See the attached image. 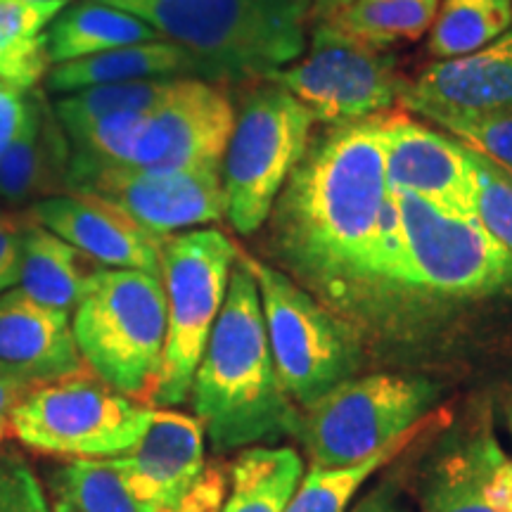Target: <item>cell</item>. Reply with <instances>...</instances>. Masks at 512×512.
<instances>
[{"instance_id":"6da1fadb","label":"cell","mask_w":512,"mask_h":512,"mask_svg":"<svg viewBox=\"0 0 512 512\" xmlns=\"http://www.w3.org/2000/svg\"><path fill=\"white\" fill-rule=\"evenodd\" d=\"M389 200L384 112L309 140L271 209L273 245L290 278L335 313L382 311L380 256Z\"/></svg>"},{"instance_id":"7a4b0ae2","label":"cell","mask_w":512,"mask_h":512,"mask_svg":"<svg viewBox=\"0 0 512 512\" xmlns=\"http://www.w3.org/2000/svg\"><path fill=\"white\" fill-rule=\"evenodd\" d=\"M192 411L216 453L297 437L299 411L275 373L259 287L238 256L190 387Z\"/></svg>"},{"instance_id":"3957f363","label":"cell","mask_w":512,"mask_h":512,"mask_svg":"<svg viewBox=\"0 0 512 512\" xmlns=\"http://www.w3.org/2000/svg\"><path fill=\"white\" fill-rule=\"evenodd\" d=\"M195 55L204 81H247L297 62L313 0H98Z\"/></svg>"},{"instance_id":"277c9868","label":"cell","mask_w":512,"mask_h":512,"mask_svg":"<svg viewBox=\"0 0 512 512\" xmlns=\"http://www.w3.org/2000/svg\"><path fill=\"white\" fill-rule=\"evenodd\" d=\"M86 368L128 399H150L166 339L162 278L126 268H95L72 311Z\"/></svg>"},{"instance_id":"5b68a950","label":"cell","mask_w":512,"mask_h":512,"mask_svg":"<svg viewBox=\"0 0 512 512\" xmlns=\"http://www.w3.org/2000/svg\"><path fill=\"white\" fill-rule=\"evenodd\" d=\"M399 216V302H482L512 292V252L475 216H451L406 192H392Z\"/></svg>"},{"instance_id":"8992f818","label":"cell","mask_w":512,"mask_h":512,"mask_svg":"<svg viewBox=\"0 0 512 512\" xmlns=\"http://www.w3.org/2000/svg\"><path fill=\"white\" fill-rule=\"evenodd\" d=\"M247 259L268 335L275 373L297 408L351 380L363 363L361 339L339 313L318 302L280 268Z\"/></svg>"},{"instance_id":"52a82bcc","label":"cell","mask_w":512,"mask_h":512,"mask_svg":"<svg viewBox=\"0 0 512 512\" xmlns=\"http://www.w3.org/2000/svg\"><path fill=\"white\" fill-rule=\"evenodd\" d=\"M235 261L238 249L216 228L185 230L164 240L166 339L150 396L159 408L181 406L190 399L192 377L219 318Z\"/></svg>"},{"instance_id":"ba28073f","label":"cell","mask_w":512,"mask_h":512,"mask_svg":"<svg viewBox=\"0 0 512 512\" xmlns=\"http://www.w3.org/2000/svg\"><path fill=\"white\" fill-rule=\"evenodd\" d=\"M311 112L285 88H254L235 112L221 164L226 219L240 235L264 226L311 140Z\"/></svg>"},{"instance_id":"9c48e42d","label":"cell","mask_w":512,"mask_h":512,"mask_svg":"<svg viewBox=\"0 0 512 512\" xmlns=\"http://www.w3.org/2000/svg\"><path fill=\"white\" fill-rule=\"evenodd\" d=\"M439 389L411 375L373 373L337 384L299 415L311 465L344 467L413 430L437 406Z\"/></svg>"},{"instance_id":"30bf717a","label":"cell","mask_w":512,"mask_h":512,"mask_svg":"<svg viewBox=\"0 0 512 512\" xmlns=\"http://www.w3.org/2000/svg\"><path fill=\"white\" fill-rule=\"evenodd\" d=\"M150 418L152 408L83 373L29 389L12 408L8 432L53 456L114 458L136 446Z\"/></svg>"},{"instance_id":"8fae6325","label":"cell","mask_w":512,"mask_h":512,"mask_svg":"<svg viewBox=\"0 0 512 512\" xmlns=\"http://www.w3.org/2000/svg\"><path fill=\"white\" fill-rule=\"evenodd\" d=\"M268 83L285 88L313 121L328 126L387 112L406 88L392 55L351 41L330 22L313 24L309 55L273 72Z\"/></svg>"},{"instance_id":"7c38bea8","label":"cell","mask_w":512,"mask_h":512,"mask_svg":"<svg viewBox=\"0 0 512 512\" xmlns=\"http://www.w3.org/2000/svg\"><path fill=\"white\" fill-rule=\"evenodd\" d=\"M64 192L88 195L126 214L150 233L169 238L226 216L221 171H143L136 166L83 164L69 159Z\"/></svg>"},{"instance_id":"4fadbf2b","label":"cell","mask_w":512,"mask_h":512,"mask_svg":"<svg viewBox=\"0 0 512 512\" xmlns=\"http://www.w3.org/2000/svg\"><path fill=\"white\" fill-rule=\"evenodd\" d=\"M235 126L233 102L204 79H181L147 112L131 164L143 171H221Z\"/></svg>"},{"instance_id":"5bb4252c","label":"cell","mask_w":512,"mask_h":512,"mask_svg":"<svg viewBox=\"0 0 512 512\" xmlns=\"http://www.w3.org/2000/svg\"><path fill=\"white\" fill-rule=\"evenodd\" d=\"M420 512H512V460L489 411L444 434L422 477Z\"/></svg>"},{"instance_id":"9a60e30c","label":"cell","mask_w":512,"mask_h":512,"mask_svg":"<svg viewBox=\"0 0 512 512\" xmlns=\"http://www.w3.org/2000/svg\"><path fill=\"white\" fill-rule=\"evenodd\" d=\"M389 192H406L451 216H475L470 152L408 114H384Z\"/></svg>"},{"instance_id":"2e32d148","label":"cell","mask_w":512,"mask_h":512,"mask_svg":"<svg viewBox=\"0 0 512 512\" xmlns=\"http://www.w3.org/2000/svg\"><path fill=\"white\" fill-rule=\"evenodd\" d=\"M29 216L79 249L93 264L143 271L162 278V247L166 238L138 226L112 204L76 192H60L31 204Z\"/></svg>"},{"instance_id":"e0dca14e","label":"cell","mask_w":512,"mask_h":512,"mask_svg":"<svg viewBox=\"0 0 512 512\" xmlns=\"http://www.w3.org/2000/svg\"><path fill=\"white\" fill-rule=\"evenodd\" d=\"M204 444V427L195 415L152 408L143 437L112 460L140 498L155 503L162 512H171L207 472Z\"/></svg>"},{"instance_id":"ac0fdd59","label":"cell","mask_w":512,"mask_h":512,"mask_svg":"<svg viewBox=\"0 0 512 512\" xmlns=\"http://www.w3.org/2000/svg\"><path fill=\"white\" fill-rule=\"evenodd\" d=\"M86 370L72 313L38 304L17 287L0 294V375L34 389Z\"/></svg>"},{"instance_id":"d6986e66","label":"cell","mask_w":512,"mask_h":512,"mask_svg":"<svg viewBox=\"0 0 512 512\" xmlns=\"http://www.w3.org/2000/svg\"><path fill=\"white\" fill-rule=\"evenodd\" d=\"M399 102L427 119L512 105V24L475 53L430 64L406 83Z\"/></svg>"},{"instance_id":"ffe728a7","label":"cell","mask_w":512,"mask_h":512,"mask_svg":"<svg viewBox=\"0 0 512 512\" xmlns=\"http://www.w3.org/2000/svg\"><path fill=\"white\" fill-rule=\"evenodd\" d=\"M69 138L46 91L34 88L29 112L15 140L0 157V202L27 204L67 188Z\"/></svg>"},{"instance_id":"44dd1931","label":"cell","mask_w":512,"mask_h":512,"mask_svg":"<svg viewBox=\"0 0 512 512\" xmlns=\"http://www.w3.org/2000/svg\"><path fill=\"white\" fill-rule=\"evenodd\" d=\"M147 79H204V67L176 43L147 41L53 64L46 74V88L50 93L67 95L81 88Z\"/></svg>"},{"instance_id":"7402d4cb","label":"cell","mask_w":512,"mask_h":512,"mask_svg":"<svg viewBox=\"0 0 512 512\" xmlns=\"http://www.w3.org/2000/svg\"><path fill=\"white\" fill-rule=\"evenodd\" d=\"M147 41L164 38L140 17L98 0H76L48 27L50 67Z\"/></svg>"},{"instance_id":"603a6c76","label":"cell","mask_w":512,"mask_h":512,"mask_svg":"<svg viewBox=\"0 0 512 512\" xmlns=\"http://www.w3.org/2000/svg\"><path fill=\"white\" fill-rule=\"evenodd\" d=\"M88 264H93L88 256L29 216L17 283L19 292L50 309L72 313L79 304L88 275L95 271Z\"/></svg>"},{"instance_id":"cb8c5ba5","label":"cell","mask_w":512,"mask_h":512,"mask_svg":"<svg viewBox=\"0 0 512 512\" xmlns=\"http://www.w3.org/2000/svg\"><path fill=\"white\" fill-rule=\"evenodd\" d=\"M72 0H0V83L31 91L50 69L48 27Z\"/></svg>"},{"instance_id":"d4e9b609","label":"cell","mask_w":512,"mask_h":512,"mask_svg":"<svg viewBox=\"0 0 512 512\" xmlns=\"http://www.w3.org/2000/svg\"><path fill=\"white\" fill-rule=\"evenodd\" d=\"M53 512H162L140 498L112 458H72L48 472Z\"/></svg>"},{"instance_id":"484cf974","label":"cell","mask_w":512,"mask_h":512,"mask_svg":"<svg viewBox=\"0 0 512 512\" xmlns=\"http://www.w3.org/2000/svg\"><path fill=\"white\" fill-rule=\"evenodd\" d=\"M302 477L304 460L290 446L242 448L219 512H285Z\"/></svg>"},{"instance_id":"4316f807","label":"cell","mask_w":512,"mask_h":512,"mask_svg":"<svg viewBox=\"0 0 512 512\" xmlns=\"http://www.w3.org/2000/svg\"><path fill=\"white\" fill-rule=\"evenodd\" d=\"M448 413H430L425 420L418 422L413 430L401 434L392 444H387L373 456L358 460V463L344 467H318L311 465L309 472L302 477L297 491H294L290 505L285 512H347L351 498L358 494L366 479L396 456H401L420 434L432 432L434 427L446 425Z\"/></svg>"},{"instance_id":"83f0119b","label":"cell","mask_w":512,"mask_h":512,"mask_svg":"<svg viewBox=\"0 0 512 512\" xmlns=\"http://www.w3.org/2000/svg\"><path fill=\"white\" fill-rule=\"evenodd\" d=\"M439 3L441 0H351L325 22L361 46L384 50L425 36L437 19Z\"/></svg>"},{"instance_id":"f1b7e54d","label":"cell","mask_w":512,"mask_h":512,"mask_svg":"<svg viewBox=\"0 0 512 512\" xmlns=\"http://www.w3.org/2000/svg\"><path fill=\"white\" fill-rule=\"evenodd\" d=\"M439 5L427 43L437 60L475 53L512 24V0H441Z\"/></svg>"},{"instance_id":"f546056e","label":"cell","mask_w":512,"mask_h":512,"mask_svg":"<svg viewBox=\"0 0 512 512\" xmlns=\"http://www.w3.org/2000/svg\"><path fill=\"white\" fill-rule=\"evenodd\" d=\"M178 81L181 79H147L81 88V91L60 95L53 107L67 133L110 114L150 112L174 91Z\"/></svg>"},{"instance_id":"4dcf8cb0","label":"cell","mask_w":512,"mask_h":512,"mask_svg":"<svg viewBox=\"0 0 512 512\" xmlns=\"http://www.w3.org/2000/svg\"><path fill=\"white\" fill-rule=\"evenodd\" d=\"M147 112H124L67 131L72 162L128 166Z\"/></svg>"},{"instance_id":"1f68e13d","label":"cell","mask_w":512,"mask_h":512,"mask_svg":"<svg viewBox=\"0 0 512 512\" xmlns=\"http://www.w3.org/2000/svg\"><path fill=\"white\" fill-rule=\"evenodd\" d=\"M460 145L496 164L512 181V105L491 112L434 117Z\"/></svg>"},{"instance_id":"d6a6232c","label":"cell","mask_w":512,"mask_h":512,"mask_svg":"<svg viewBox=\"0 0 512 512\" xmlns=\"http://www.w3.org/2000/svg\"><path fill=\"white\" fill-rule=\"evenodd\" d=\"M467 152L475 176V219L498 245L512 252V181L489 159Z\"/></svg>"},{"instance_id":"836d02e7","label":"cell","mask_w":512,"mask_h":512,"mask_svg":"<svg viewBox=\"0 0 512 512\" xmlns=\"http://www.w3.org/2000/svg\"><path fill=\"white\" fill-rule=\"evenodd\" d=\"M0 512H53L34 470L12 453L0 456Z\"/></svg>"},{"instance_id":"e575fe53","label":"cell","mask_w":512,"mask_h":512,"mask_svg":"<svg viewBox=\"0 0 512 512\" xmlns=\"http://www.w3.org/2000/svg\"><path fill=\"white\" fill-rule=\"evenodd\" d=\"M27 226L29 211L27 214H0V294L15 290L19 283Z\"/></svg>"},{"instance_id":"d590c367","label":"cell","mask_w":512,"mask_h":512,"mask_svg":"<svg viewBox=\"0 0 512 512\" xmlns=\"http://www.w3.org/2000/svg\"><path fill=\"white\" fill-rule=\"evenodd\" d=\"M31 91H22V88L0 83V157L8 150V145L15 140L24 119H27Z\"/></svg>"},{"instance_id":"8d00e7d4","label":"cell","mask_w":512,"mask_h":512,"mask_svg":"<svg viewBox=\"0 0 512 512\" xmlns=\"http://www.w3.org/2000/svg\"><path fill=\"white\" fill-rule=\"evenodd\" d=\"M223 494H226V486H223L221 472H204L200 484L190 491V496L171 512H219L223 505Z\"/></svg>"},{"instance_id":"74e56055","label":"cell","mask_w":512,"mask_h":512,"mask_svg":"<svg viewBox=\"0 0 512 512\" xmlns=\"http://www.w3.org/2000/svg\"><path fill=\"white\" fill-rule=\"evenodd\" d=\"M351 512H411V508L394 486L380 484L366 498H361Z\"/></svg>"},{"instance_id":"f35d334b","label":"cell","mask_w":512,"mask_h":512,"mask_svg":"<svg viewBox=\"0 0 512 512\" xmlns=\"http://www.w3.org/2000/svg\"><path fill=\"white\" fill-rule=\"evenodd\" d=\"M29 392V387L24 384L12 382L8 377L0 375V437L8 434V422H10V413L12 408L17 406L19 401L24 399V394Z\"/></svg>"},{"instance_id":"ab89813d","label":"cell","mask_w":512,"mask_h":512,"mask_svg":"<svg viewBox=\"0 0 512 512\" xmlns=\"http://www.w3.org/2000/svg\"><path fill=\"white\" fill-rule=\"evenodd\" d=\"M351 0H313L311 3V22H325L330 19L335 12H339L344 5H349Z\"/></svg>"},{"instance_id":"60d3db41","label":"cell","mask_w":512,"mask_h":512,"mask_svg":"<svg viewBox=\"0 0 512 512\" xmlns=\"http://www.w3.org/2000/svg\"><path fill=\"white\" fill-rule=\"evenodd\" d=\"M505 420H508V430H510V437H512V396H508V401H505Z\"/></svg>"},{"instance_id":"b9f144b4","label":"cell","mask_w":512,"mask_h":512,"mask_svg":"<svg viewBox=\"0 0 512 512\" xmlns=\"http://www.w3.org/2000/svg\"><path fill=\"white\" fill-rule=\"evenodd\" d=\"M0 439H3V437H0Z\"/></svg>"}]
</instances>
